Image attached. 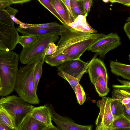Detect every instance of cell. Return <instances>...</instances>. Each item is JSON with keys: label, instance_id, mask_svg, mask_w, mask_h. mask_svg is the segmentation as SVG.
<instances>
[{"label": "cell", "instance_id": "1", "mask_svg": "<svg viewBox=\"0 0 130 130\" xmlns=\"http://www.w3.org/2000/svg\"><path fill=\"white\" fill-rule=\"evenodd\" d=\"M56 52L51 57L62 53L68 60L79 58L80 56L93 44L105 36L103 33L91 34L76 30L65 23H62Z\"/></svg>", "mask_w": 130, "mask_h": 130}, {"label": "cell", "instance_id": "2", "mask_svg": "<svg viewBox=\"0 0 130 130\" xmlns=\"http://www.w3.org/2000/svg\"><path fill=\"white\" fill-rule=\"evenodd\" d=\"M19 55L12 51H0V95H8L14 90L19 70Z\"/></svg>", "mask_w": 130, "mask_h": 130}, {"label": "cell", "instance_id": "3", "mask_svg": "<svg viewBox=\"0 0 130 130\" xmlns=\"http://www.w3.org/2000/svg\"><path fill=\"white\" fill-rule=\"evenodd\" d=\"M36 62L26 65L20 68L14 89L19 96L31 104H39L40 102L34 79Z\"/></svg>", "mask_w": 130, "mask_h": 130}, {"label": "cell", "instance_id": "4", "mask_svg": "<svg viewBox=\"0 0 130 130\" xmlns=\"http://www.w3.org/2000/svg\"><path fill=\"white\" fill-rule=\"evenodd\" d=\"M58 36L52 35L38 37L37 39L29 46L23 49L19 55L20 61L22 64L27 65L40 61L43 63L45 53L50 43L55 42Z\"/></svg>", "mask_w": 130, "mask_h": 130}, {"label": "cell", "instance_id": "5", "mask_svg": "<svg viewBox=\"0 0 130 130\" xmlns=\"http://www.w3.org/2000/svg\"><path fill=\"white\" fill-rule=\"evenodd\" d=\"M0 107L12 117L18 127L34 107L20 96L11 95L2 97L0 99Z\"/></svg>", "mask_w": 130, "mask_h": 130}, {"label": "cell", "instance_id": "6", "mask_svg": "<svg viewBox=\"0 0 130 130\" xmlns=\"http://www.w3.org/2000/svg\"><path fill=\"white\" fill-rule=\"evenodd\" d=\"M14 22L5 9H0V41L9 51L14 49L18 43L20 36Z\"/></svg>", "mask_w": 130, "mask_h": 130}, {"label": "cell", "instance_id": "7", "mask_svg": "<svg viewBox=\"0 0 130 130\" xmlns=\"http://www.w3.org/2000/svg\"><path fill=\"white\" fill-rule=\"evenodd\" d=\"M112 98L102 97L96 102L100 112L95 121V130H112L113 123L116 117L112 114L110 105Z\"/></svg>", "mask_w": 130, "mask_h": 130}, {"label": "cell", "instance_id": "8", "mask_svg": "<svg viewBox=\"0 0 130 130\" xmlns=\"http://www.w3.org/2000/svg\"><path fill=\"white\" fill-rule=\"evenodd\" d=\"M120 38L116 33L111 32L106 35L93 44L87 50L96 53L104 60L105 55L121 44Z\"/></svg>", "mask_w": 130, "mask_h": 130}, {"label": "cell", "instance_id": "9", "mask_svg": "<svg viewBox=\"0 0 130 130\" xmlns=\"http://www.w3.org/2000/svg\"><path fill=\"white\" fill-rule=\"evenodd\" d=\"M47 104L52 115V120L60 130H92V125H81L76 124L70 118L62 116L57 113L51 104Z\"/></svg>", "mask_w": 130, "mask_h": 130}, {"label": "cell", "instance_id": "10", "mask_svg": "<svg viewBox=\"0 0 130 130\" xmlns=\"http://www.w3.org/2000/svg\"><path fill=\"white\" fill-rule=\"evenodd\" d=\"M89 62H85L80 58L68 60L57 66V71L63 72L80 79L87 72Z\"/></svg>", "mask_w": 130, "mask_h": 130}, {"label": "cell", "instance_id": "11", "mask_svg": "<svg viewBox=\"0 0 130 130\" xmlns=\"http://www.w3.org/2000/svg\"><path fill=\"white\" fill-rule=\"evenodd\" d=\"M94 56L90 62L87 68L91 82L94 85L98 78L99 76L103 77L108 82V76L107 69L103 61Z\"/></svg>", "mask_w": 130, "mask_h": 130}, {"label": "cell", "instance_id": "12", "mask_svg": "<svg viewBox=\"0 0 130 130\" xmlns=\"http://www.w3.org/2000/svg\"><path fill=\"white\" fill-rule=\"evenodd\" d=\"M61 25L48 28H23L19 27L17 29L18 31L23 35H32L37 37H42L52 35H60Z\"/></svg>", "mask_w": 130, "mask_h": 130}, {"label": "cell", "instance_id": "13", "mask_svg": "<svg viewBox=\"0 0 130 130\" xmlns=\"http://www.w3.org/2000/svg\"><path fill=\"white\" fill-rule=\"evenodd\" d=\"M30 113L34 118L47 126L53 125L52 115L47 104L43 106L34 107Z\"/></svg>", "mask_w": 130, "mask_h": 130}, {"label": "cell", "instance_id": "14", "mask_svg": "<svg viewBox=\"0 0 130 130\" xmlns=\"http://www.w3.org/2000/svg\"><path fill=\"white\" fill-rule=\"evenodd\" d=\"M112 87V98L119 99L124 105L130 102V86L113 85Z\"/></svg>", "mask_w": 130, "mask_h": 130}, {"label": "cell", "instance_id": "15", "mask_svg": "<svg viewBox=\"0 0 130 130\" xmlns=\"http://www.w3.org/2000/svg\"><path fill=\"white\" fill-rule=\"evenodd\" d=\"M47 126L34 118L30 113L17 127L18 130H43Z\"/></svg>", "mask_w": 130, "mask_h": 130}, {"label": "cell", "instance_id": "16", "mask_svg": "<svg viewBox=\"0 0 130 130\" xmlns=\"http://www.w3.org/2000/svg\"><path fill=\"white\" fill-rule=\"evenodd\" d=\"M87 16L79 15L73 22L66 24L77 31L91 34L97 33V31L91 27L87 23L86 18Z\"/></svg>", "mask_w": 130, "mask_h": 130}, {"label": "cell", "instance_id": "17", "mask_svg": "<svg viewBox=\"0 0 130 130\" xmlns=\"http://www.w3.org/2000/svg\"><path fill=\"white\" fill-rule=\"evenodd\" d=\"M111 72L117 76L130 80V65L113 61H110Z\"/></svg>", "mask_w": 130, "mask_h": 130}, {"label": "cell", "instance_id": "18", "mask_svg": "<svg viewBox=\"0 0 130 130\" xmlns=\"http://www.w3.org/2000/svg\"><path fill=\"white\" fill-rule=\"evenodd\" d=\"M50 3L65 23L72 22L66 7L61 0H51Z\"/></svg>", "mask_w": 130, "mask_h": 130}, {"label": "cell", "instance_id": "19", "mask_svg": "<svg viewBox=\"0 0 130 130\" xmlns=\"http://www.w3.org/2000/svg\"><path fill=\"white\" fill-rule=\"evenodd\" d=\"M108 82L102 76L99 77L94 85L96 91L100 97L107 95L110 90L107 86Z\"/></svg>", "mask_w": 130, "mask_h": 130}, {"label": "cell", "instance_id": "20", "mask_svg": "<svg viewBox=\"0 0 130 130\" xmlns=\"http://www.w3.org/2000/svg\"><path fill=\"white\" fill-rule=\"evenodd\" d=\"M68 60V57L62 53L56 56H46L44 62L51 66H57Z\"/></svg>", "mask_w": 130, "mask_h": 130}, {"label": "cell", "instance_id": "21", "mask_svg": "<svg viewBox=\"0 0 130 130\" xmlns=\"http://www.w3.org/2000/svg\"><path fill=\"white\" fill-rule=\"evenodd\" d=\"M0 121L10 128L13 129L17 127L14 119L5 110L1 107Z\"/></svg>", "mask_w": 130, "mask_h": 130}, {"label": "cell", "instance_id": "22", "mask_svg": "<svg viewBox=\"0 0 130 130\" xmlns=\"http://www.w3.org/2000/svg\"><path fill=\"white\" fill-rule=\"evenodd\" d=\"M110 106L112 114L114 117L123 115V105L119 99L112 98Z\"/></svg>", "mask_w": 130, "mask_h": 130}, {"label": "cell", "instance_id": "23", "mask_svg": "<svg viewBox=\"0 0 130 130\" xmlns=\"http://www.w3.org/2000/svg\"><path fill=\"white\" fill-rule=\"evenodd\" d=\"M82 1L83 0H70L72 12L75 19L79 15H85L83 9Z\"/></svg>", "mask_w": 130, "mask_h": 130}, {"label": "cell", "instance_id": "24", "mask_svg": "<svg viewBox=\"0 0 130 130\" xmlns=\"http://www.w3.org/2000/svg\"><path fill=\"white\" fill-rule=\"evenodd\" d=\"M113 129L130 128V121L123 115L117 117L113 123Z\"/></svg>", "mask_w": 130, "mask_h": 130}, {"label": "cell", "instance_id": "25", "mask_svg": "<svg viewBox=\"0 0 130 130\" xmlns=\"http://www.w3.org/2000/svg\"><path fill=\"white\" fill-rule=\"evenodd\" d=\"M38 37L32 35L20 36L18 43L23 48L28 47L31 45L37 39Z\"/></svg>", "mask_w": 130, "mask_h": 130}, {"label": "cell", "instance_id": "26", "mask_svg": "<svg viewBox=\"0 0 130 130\" xmlns=\"http://www.w3.org/2000/svg\"><path fill=\"white\" fill-rule=\"evenodd\" d=\"M60 25V24L56 22L36 24H31L23 23L19 25V27L20 28H48L58 26Z\"/></svg>", "mask_w": 130, "mask_h": 130}, {"label": "cell", "instance_id": "27", "mask_svg": "<svg viewBox=\"0 0 130 130\" xmlns=\"http://www.w3.org/2000/svg\"><path fill=\"white\" fill-rule=\"evenodd\" d=\"M57 74L69 83L74 92L76 86L79 83L80 79L63 72H59Z\"/></svg>", "mask_w": 130, "mask_h": 130}, {"label": "cell", "instance_id": "28", "mask_svg": "<svg viewBox=\"0 0 130 130\" xmlns=\"http://www.w3.org/2000/svg\"><path fill=\"white\" fill-rule=\"evenodd\" d=\"M43 63L41 61H37L35 66L34 71V79L36 88H37L38 83L42 75L43 69L42 65Z\"/></svg>", "mask_w": 130, "mask_h": 130}, {"label": "cell", "instance_id": "29", "mask_svg": "<svg viewBox=\"0 0 130 130\" xmlns=\"http://www.w3.org/2000/svg\"><path fill=\"white\" fill-rule=\"evenodd\" d=\"M74 92L78 103L80 105H82L85 101L86 97L82 86L79 83L76 86Z\"/></svg>", "mask_w": 130, "mask_h": 130}, {"label": "cell", "instance_id": "30", "mask_svg": "<svg viewBox=\"0 0 130 130\" xmlns=\"http://www.w3.org/2000/svg\"><path fill=\"white\" fill-rule=\"evenodd\" d=\"M51 0H38V1L44 7L50 11L60 22L62 23H65L64 20L59 15L50 3Z\"/></svg>", "mask_w": 130, "mask_h": 130}, {"label": "cell", "instance_id": "31", "mask_svg": "<svg viewBox=\"0 0 130 130\" xmlns=\"http://www.w3.org/2000/svg\"><path fill=\"white\" fill-rule=\"evenodd\" d=\"M31 0H0V9H5L14 4H22L31 1Z\"/></svg>", "mask_w": 130, "mask_h": 130}, {"label": "cell", "instance_id": "32", "mask_svg": "<svg viewBox=\"0 0 130 130\" xmlns=\"http://www.w3.org/2000/svg\"><path fill=\"white\" fill-rule=\"evenodd\" d=\"M5 10L9 14L10 18L14 22L19 25L24 23L19 20L15 17V14L18 11L17 9L13 8L9 6Z\"/></svg>", "mask_w": 130, "mask_h": 130}, {"label": "cell", "instance_id": "33", "mask_svg": "<svg viewBox=\"0 0 130 130\" xmlns=\"http://www.w3.org/2000/svg\"><path fill=\"white\" fill-rule=\"evenodd\" d=\"M83 6L85 15H87L92 5V0H83Z\"/></svg>", "mask_w": 130, "mask_h": 130}, {"label": "cell", "instance_id": "34", "mask_svg": "<svg viewBox=\"0 0 130 130\" xmlns=\"http://www.w3.org/2000/svg\"><path fill=\"white\" fill-rule=\"evenodd\" d=\"M65 5L67 10L69 14L70 17L72 22H73L75 19L73 16L71 6L70 0H61Z\"/></svg>", "mask_w": 130, "mask_h": 130}, {"label": "cell", "instance_id": "35", "mask_svg": "<svg viewBox=\"0 0 130 130\" xmlns=\"http://www.w3.org/2000/svg\"><path fill=\"white\" fill-rule=\"evenodd\" d=\"M57 48V46L54 43H50L45 53L46 56H50L53 55L56 52Z\"/></svg>", "mask_w": 130, "mask_h": 130}, {"label": "cell", "instance_id": "36", "mask_svg": "<svg viewBox=\"0 0 130 130\" xmlns=\"http://www.w3.org/2000/svg\"><path fill=\"white\" fill-rule=\"evenodd\" d=\"M109 2L112 3H117L121 4L128 7H130V0H109Z\"/></svg>", "mask_w": 130, "mask_h": 130}, {"label": "cell", "instance_id": "37", "mask_svg": "<svg viewBox=\"0 0 130 130\" xmlns=\"http://www.w3.org/2000/svg\"><path fill=\"white\" fill-rule=\"evenodd\" d=\"M123 29L127 36L130 40V21L125 24Z\"/></svg>", "mask_w": 130, "mask_h": 130}, {"label": "cell", "instance_id": "38", "mask_svg": "<svg viewBox=\"0 0 130 130\" xmlns=\"http://www.w3.org/2000/svg\"><path fill=\"white\" fill-rule=\"evenodd\" d=\"M0 130H18V129L17 127L13 129L10 128L0 121Z\"/></svg>", "mask_w": 130, "mask_h": 130}, {"label": "cell", "instance_id": "39", "mask_svg": "<svg viewBox=\"0 0 130 130\" xmlns=\"http://www.w3.org/2000/svg\"><path fill=\"white\" fill-rule=\"evenodd\" d=\"M123 115L130 121V109L127 108L123 105Z\"/></svg>", "mask_w": 130, "mask_h": 130}, {"label": "cell", "instance_id": "40", "mask_svg": "<svg viewBox=\"0 0 130 130\" xmlns=\"http://www.w3.org/2000/svg\"><path fill=\"white\" fill-rule=\"evenodd\" d=\"M0 51H9L8 48L1 41H0Z\"/></svg>", "mask_w": 130, "mask_h": 130}, {"label": "cell", "instance_id": "41", "mask_svg": "<svg viewBox=\"0 0 130 130\" xmlns=\"http://www.w3.org/2000/svg\"><path fill=\"white\" fill-rule=\"evenodd\" d=\"M43 130H60L57 127L53 125L47 126Z\"/></svg>", "mask_w": 130, "mask_h": 130}, {"label": "cell", "instance_id": "42", "mask_svg": "<svg viewBox=\"0 0 130 130\" xmlns=\"http://www.w3.org/2000/svg\"><path fill=\"white\" fill-rule=\"evenodd\" d=\"M118 80L122 85L130 86V81L126 80H123L118 79Z\"/></svg>", "mask_w": 130, "mask_h": 130}, {"label": "cell", "instance_id": "43", "mask_svg": "<svg viewBox=\"0 0 130 130\" xmlns=\"http://www.w3.org/2000/svg\"><path fill=\"white\" fill-rule=\"evenodd\" d=\"M112 130H130V128H115Z\"/></svg>", "mask_w": 130, "mask_h": 130}, {"label": "cell", "instance_id": "44", "mask_svg": "<svg viewBox=\"0 0 130 130\" xmlns=\"http://www.w3.org/2000/svg\"><path fill=\"white\" fill-rule=\"evenodd\" d=\"M125 107L127 109H130V102L127 104L124 105Z\"/></svg>", "mask_w": 130, "mask_h": 130}, {"label": "cell", "instance_id": "45", "mask_svg": "<svg viewBox=\"0 0 130 130\" xmlns=\"http://www.w3.org/2000/svg\"><path fill=\"white\" fill-rule=\"evenodd\" d=\"M104 2L105 3H107L109 1V0H103L102 1Z\"/></svg>", "mask_w": 130, "mask_h": 130}, {"label": "cell", "instance_id": "46", "mask_svg": "<svg viewBox=\"0 0 130 130\" xmlns=\"http://www.w3.org/2000/svg\"><path fill=\"white\" fill-rule=\"evenodd\" d=\"M128 56H129V61H130V54Z\"/></svg>", "mask_w": 130, "mask_h": 130}]
</instances>
